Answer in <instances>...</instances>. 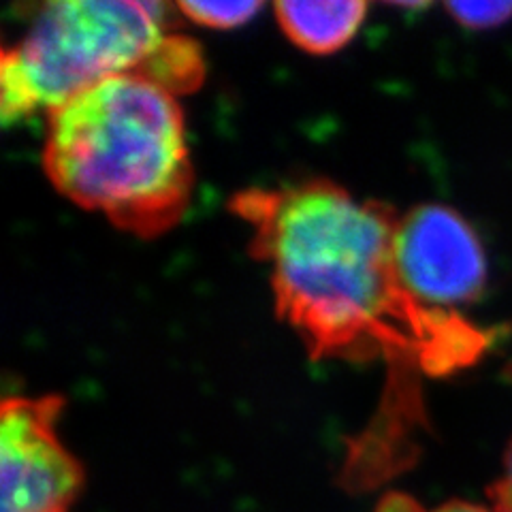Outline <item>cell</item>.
Here are the masks:
<instances>
[{
	"label": "cell",
	"instance_id": "1",
	"mask_svg": "<svg viewBox=\"0 0 512 512\" xmlns=\"http://www.w3.org/2000/svg\"><path fill=\"white\" fill-rule=\"evenodd\" d=\"M231 210L252 229L278 316L312 359H384L395 378H414L453 374L489 348L493 331L453 310L427 308L406 291L393 259V207L318 178L244 190Z\"/></svg>",
	"mask_w": 512,
	"mask_h": 512
},
{
	"label": "cell",
	"instance_id": "2",
	"mask_svg": "<svg viewBox=\"0 0 512 512\" xmlns=\"http://www.w3.org/2000/svg\"><path fill=\"white\" fill-rule=\"evenodd\" d=\"M43 169L60 195L118 229L156 237L180 222L192 190L178 96L118 75L47 111Z\"/></svg>",
	"mask_w": 512,
	"mask_h": 512
},
{
	"label": "cell",
	"instance_id": "3",
	"mask_svg": "<svg viewBox=\"0 0 512 512\" xmlns=\"http://www.w3.org/2000/svg\"><path fill=\"white\" fill-rule=\"evenodd\" d=\"M175 13L154 0H56L0 58L5 124L50 111L109 77L143 75L173 35Z\"/></svg>",
	"mask_w": 512,
	"mask_h": 512
},
{
	"label": "cell",
	"instance_id": "4",
	"mask_svg": "<svg viewBox=\"0 0 512 512\" xmlns=\"http://www.w3.org/2000/svg\"><path fill=\"white\" fill-rule=\"evenodd\" d=\"M58 395L9 397L0 408L3 512H69L84 470L56 434Z\"/></svg>",
	"mask_w": 512,
	"mask_h": 512
},
{
	"label": "cell",
	"instance_id": "5",
	"mask_svg": "<svg viewBox=\"0 0 512 512\" xmlns=\"http://www.w3.org/2000/svg\"><path fill=\"white\" fill-rule=\"evenodd\" d=\"M393 259L406 291L427 308L455 312L487 286L483 244L470 222L448 205H419L399 218Z\"/></svg>",
	"mask_w": 512,
	"mask_h": 512
},
{
	"label": "cell",
	"instance_id": "6",
	"mask_svg": "<svg viewBox=\"0 0 512 512\" xmlns=\"http://www.w3.org/2000/svg\"><path fill=\"white\" fill-rule=\"evenodd\" d=\"M274 9L286 37L301 50L331 54L355 37L367 5L361 0H282Z\"/></svg>",
	"mask_w": 512,
	"mask_h": 512
},
{
	"label": "cell",
	"instance_id": "7",
	"mask_svg": "<svg viewBox=\"0 0 512 512\" xmlns=\"http://www.w3.org/2000/svg\"><path fill=\"white\" fill-rule=\"evenodd\" d=\"M261 3H180L188 20L210 28H235L261 11Z\"/></svg>",
	"mask_w": 512,
	"mask_h": 512
},
{
	"label": "cell",
	"instance_id": "8",
	"mask_svg": "<svg viewBox=\"0 0 512 512\" xmlns=\"http://www.w3.org/2000/svg\"><path fill=\"white\" fill-rule=\"evenodd\" d=\"M446 11L470 30H489L512 20V3H448Z\"/></svg>",
	"mask_w": 512,
	"mask_h": 512
},
{
	"label": "cell",
	"instance_id": "9",
	"mask_svg": "<svg viewBox=\"0 0 512 512\" xmlns=\"http://www.w3.org/2000/svg\"><path fill=\"white\" fill-rule=\"evenodd\" d=\"M489 502L495 512H512V440L506 448L502 474L489 487Z\"/></svg>",
	"mask_w": 512,
	"mask_h": 512
},
{
	"label": "cell",
	"instance_id": "10",
	"mask_svg": "<svg viewBox=\"0 0 512 512\" xmlns=\"http://www.w3.org/2000/svg\"><path fill=\"white\" fill-rule=\"evenodd\" d=\"M434 512H495V510L493 508L489 510L485 506H478V504H472V502H459V500H455V502H448V504L440 506Z\"/></svg>",
	"mask_w": 512,
	"mask_h": 512
}]
</instances>
